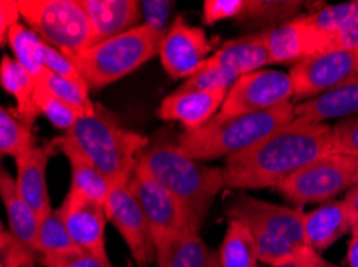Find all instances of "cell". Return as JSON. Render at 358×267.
<instances>
[{
  "label": "cell",
  "mask_w": 358,
  "mask_h": 267,
  "mask_svg": "<svg viewBox=\"0 0 358 267\" xmlns=\"http://www.w3.org/2000/svg\"><path fill=\"white\" fill-rule=\"evenodd\" d=\"M142 7V20L145 26L153 29L161 36H166L169 31L167 27V20H169L172 2H164V0H146V2H140Z\"/></svg>",
  "instance_id": "39"
},
{
  "label": "cell",
  "mask_w": 358,
  "mask_h": 267,
  "mask_svg": "<svg viewBox=\"0 0 358 267\" xmlns=\"http://www.w3.org/2000/svg\"><path fill=\"white\" fill-rule=\"evenodd\" d=\"M52 144L55 147V151L62 152L69 162V167H71V189L87 195L92 200L105 204L113 188L110 179L87 159L83 152L66 138V135L53 138Z\"/></svg>",
  "instance_id": "23"
},
{
  "label": "cell",
  "mask_w": 358,
  "mask_h": 267,
  "mask_svg": "<svg viewBox=\"0 0 358 267\" xmlns=\"http://www.w3.org/2000/svg\"><path fill=\"white\" fill-rule=\"evenodd\" d=\"M358 74V50H329L308 56L291 69L294 100L308 101Z\"/></svg>",
  "instance_id": "11"
},
{
  "label": "cell",
  "mask_w": 358,
  "mask_h": 267,
  "mask_svg": "<svg viewBox=\"0 0 358 267\" xmlns=\"http://www.w3.org/2000/svg\"><path fill=\"white\" fill-rule=\"evenodd\" d=\"M23 267H36V261H32V263H28V264L23 266Z\"/></svg>",
  "instance_id": "47"
},
{
  "label": "cell",
  "mask_w": 358,
  "mask_h": 267,
  "mask_svg": "<svg viewBox=\"0 0 358 267\" xmlns=\"http://www.w3.org/2000/svg\"><path fill=\"white\" fill-rule=\"evenodd\" d=\"M294 100L291 75L275 69H260L246 74L231 86L214 119L244 116V114L270 111Z\"/></svg>",
  "instance_id": "8"
},
{
  "label": "cell",
  "mask_w": 358,
  "mask_h": 267,
  "mask_svg": "<svg viewBox=\"0 0 358 267\" xmlns=\"http://www.w3.org/2000/svg\"><path fill=\"white\" fill-rule=\"evenodd\" d=\"M39 84L45 86L47 90H50L59 100L66 101L68 105L83 112L84 116H94L96 112L94 102L90 101L89 96L90 86L85 80L62 77V75L52 74L48 70H42V74L39 75Z\"/></svg>",
  "instance_id": "30"
},
{
  "label": "cell",
  "mask_w": 358,
  "mask_h": 267,
  "mask_svg": "<svg viewBox=\"0 0 358 267\" xmlns=\"http://www.w3.org/2000/svg\"><path fill=\"white\" fill-rule=\"evenodd\" d=\"M43 267H115L108 256L94 254L84 250H74V252L53 256V258L41 259Z\"/></svg>",
  "instance_id": "36"
},
{
  "label": "cell",
  "mask_w": 358,
  "mask_h": 267,
  "mask_svg": "<svg viewBox=\"0 0 358 267\" xmlns=\"http://www.w3.org/2000/svg\"><path fill=\"white\" fill-rule=\"evenodd\" d=\"M246 0H204L203 20L206 24H217L227 20H240Z\"/></svg>",
  "instance_id": "37"
},
{
  "label": "cell",
  "mask_w": 358,
  "mask_h": 267,
  "mask_svg": "<svg viewBox=\"0 0 358 267\" xmlns=\"http://www.w3.org/2000/svg\"><path fill=\"white\" fill-rule=\"evenodd\" d=\"M333 152L358 157V117L336 123L331 132Z\"/></svg>",
  "instance_id": "38"
},
{
  "label": "cell",
  "mask_w": 358,
  "mask_h": 267,
  "mask_svg": "<svg viewBox=\"0 0 358 267\" xmlns=\"http://www.w3.org/2000/svg\"><path fill=\"white\" fill-rule=\"evenodd\" d=\"M358 16V0L344 2L338 5L318 8L310 15H303V18L320 36H323L329 43V50L333 42L352 21Z\"/></svg>",
  "instance_id": "28"
},
{
  "label": "cell",
  "mask_w": 358,
  "mask_h": 267,
  "mask_svg": "<svg viewBox=\"0 0 358 267\" xmlns=\"http://www.w3.org/2000/svg\"><path fill=\"white\" fill-rule=\"evenodd\" d=\"M158 267H220L219 252L206 243L196 229L156 241Z\"/></svg>",
  "instance_id": "20"
},
{
  "label": "cell",
  "mask_w": 358,
  "mask_h": 267,
  "mask_svg": "<svg viewBox=\"0 0 358 267\" xmlns=\"http://www.w3.org/2000/svg\"><path fill=\"white\" fill-rule=\"evenodd\" d=\"M219 259L220 267H259L256 242L244 222L229 220L224 242L219 248Z\"/></svg>",
  "instance_id": "26"
},
{
  "label": "cell",
  "mask_w": 358,
  "mask_h": 267,
  "mask_svg": "<svg viewBox=\"0 0 358 267\" xmlns=\"http://www.w3.org/2000/svg\"><path fill=\"white\" fill-rule=\"evenodd\" d=\"M0 197H2L5 211H7L10 232L13 234L16 241L36 253L41 218L21 199L18 189H16V179L5 170L0 173Z\"/></svg>",
  "instance_id": "24"
},
{
  "label": "cell",
  "mask_w": 358,
  "mask_h": 267,
  "mask_svg": "<svg viewBox=\"0 0 358 267\" xmlns=\"http://www.w3.org/2000/svg\"><path fill=\"white\" fill-rule=\"evenodd\" d=\"M0 84H2L7 93L15 98L16 112L20 114V117L29 125H34L36 117L39 116L34 101L39 80L23 64H20L15 58L5 54L2 63H0Z\"/></svg>",
  "instance_id": "25"
},
{
  "label": "cell",
  "mask_w": 358,
  "mask_h": 267,
  "mask_svg": "<svg viewBox=\"0 0 358 267\" xmlns=\"http://www.w3.org/2000/svg\"><path fill=\"white\" fill-rule=\"evenodd\" d=\"M331 50H358V16L336 37Z\"/></svg>",
  "instance_id": "41"
},
{
  "label": "cell",
  "mask_w": 358,
  "mask_h": 267,
  "mask_svg": "<svg viewBox=\"0 0 358 267\" xmlns=\"http://www.w3.org/2000/svg\"><path fill=\"white\" fill-rule=\"evenodd\" d=\"M238 80H240V77L230 73V70L203 64L198 69V73H194L192 77L183 82L180 89L201 91H229Z\"/></svg>",
  "instance_id": "34"
},
{
  "label": "cell",
  "mask_w": 358,
  "mask_h": 267,
  "mask_svg": "<svg viewBox=\"0 0 358 267\" xmlns=\"http://www.w3.org/2000/svg\"><path fill=\"white\" fill-rule=\"evenodd\" d=\"M358 183V157L331 152L308 163L285 179L276 190L302 208L308 204H328L336 195L350 190Z\"/></svg>",
  "instance_id": "7"
},
{
  "label": "cell",
  "mask_w": 358,
  "mask_h": 267,
  "mask_svg": "<svg viewBox=\"0 0 358 267\" xmlns=\"http://www.w3.org/2000/svg\"><path fill=\"white\" fill-rule=\"evenodd\" d=\"M203 64L224 68L241 79L243 75L256 73L272 64V59L264 45L260 32H256L225 42Z\"/></svg>",
  "instance_id": "22"
},
{
  "label": "cell",
  "mask_w": 358,
  "mask_h": 267,
  "mask_svg": "<svg viewBox=\"0 0 358 267\" xmlns=\"http://www.w3.org/2000/svg\"><path fill=\"white\" fill-rule=\"evenodd\" d=\"M306 261H307V267H338V266L331 264L329 261L322 258V254L313 252V250L308 248V247H307V252H306Z\"/></svg>",
  "instance_id": "42"
},
{
  "label": "cell",
  "mask_w": 358,
  "mask_h": 267,
  "mask_svg": "<svg viewBox=\"0 0 358 267\" xmlns=\"http://www.w3.org/2000/svg\"><path fill=\"white\" fill-rule=\"evenodd\" d=\"M41 64L43 70H48L52 74L74 80H85L71 58L45 42H42L41 47Z\"/></svg>",
  "instance_id": "35"
},
{
  "label": "cell",
  "mask_w": 358,
  "mask_h": 267,
  "mask_svg": "<svg viewBox=\"0 0 358 267\" xmlns=\"http://www.w3.org/2000/svg\"><path fill=\"white\" fill-rule=\"evenodd\" d=\"M344 201L347 204V206H349L352 216H354L357 221L358 220V183L350 190H347Z\"/></svg>",
  "instance_id": "43"
},
{
  "label": "cell",
  "mask_w": 358,
  "mask_h": 267,
  "mask_svg": "<svg viewBox=\"0 0 358 267\" xmlns=\"http://www.w3.org/2000/svg\"><path fill=\"white\" fill-rule=\"evenodd\" d=\"M358 117V74L327 93L296 105V119L327 123V121Z\"/></svg>",
  "instance_id": "21"
},
{
  "label": "cell",
  "mask_w": 358,
  "mask_h": 267,
  "mask_svg": "<svg viewBox=\"0 0 358 267\" xmlns=\"http://www.w3.org/2000/svg\"><path fill=\"white\" fill-rule=\"evenodd\" d=\"M140 162L185 206L193 227L204 224L215 195L225 188L224 168L192 159L176 143L161 141L148 146Z\"/></svg>",
  "instance_id": "2"
},
{
  "label": "cell",
  "mask_w": 358,
  "mask_h": 267,
  "mask_svg": "<svg viewBox=\"0 0 358 267\" xmlns=\"http://www.w3.org/2000/svg\"><path fill=\"white\" fill-rule=\"evenodd\" d=\"M64 135L111 184L130 181L140 157L150 146L146 136L119 127L99 111L80 117Z\"/></svg>",
  "instance_id": "4"
},
{
  "label": "cell",
  "mask_w": 358,
  "mask_h": 267,
  "mask_svg": "<svg viewBox=\"0 0 358 267\" xmlns=\"http://www.w3.org/2000/svg\"><path fill=\"white\" fill-rule=\"evenodd\" d=\"M303 211L299 206H283L272 201L241 194L227 208V218L246 224L249 229L270 234L303 247Z\"/></svg>",
  "instance_id": "12"
},
{
  "label": "cell",
  "mask_w": 358,
  "mask_h": 267,
  "mask_svg": "<svg viewBox=\"0 0 358 267\" xmlns=\"http://www.w3.org/2000/svg\"><path fill=\"white\" fill-rule=\"evenodd\" d=\"M55 152V147L50 141L43 146H34L24 155L15 160L16 171H18L16 189L21 199L41 218V221L53 211L47 186V167Z\"/></svg>",
  "instance_id": "17"
},
{
  "label": "cell",
  "mask_w": 358,
  "mask_h": 267,
  "mask_svg": "<svg viewBox=\"0 0 358 267\" xmlns=\"http://www.w3.org/2000/svg\"><path fill=\"white\" fill-rule=\"evenodd\" d=\"M69 236L84 252L108 256L105 232L108 215L105 204L92 200L87 195L69 189L58 208Z\"/></svg>",
  "instance_id": "14"
},
{
  "label": "cell",
  "mask_w": 358,
  "mask_h": 267,
  "mask_svg": "<svg viewBox=\"0 0 358 267\" xmlns=\"http://www.w3.org/2000/svg\"><path fill=\"white\" fill-rule=\"evenodd\" d=\"M20 18L21 10L18 0H2L0 2V40H2V45L7 43L10 29L20 24Z\"/></svg>",
  "instance_id": "40"
},
{
  "label": "cell",
  "mask_w": 358,
  "mask_h": 267,
  "mask_svg": "<svg viewBox=\"0 0 358 267\" xmlns=\"http://www.w3.org/2000/svg\"><path fill=\"white\" fill-rule=\"evenodd\" d=\"M94 32V43L121 36L142 23V7L137 0H80Z\"/></svg>",
  "instance_id": "19"
},
{
  "label": "cell",
  "mask_w": 358,
  "mask_h": 267,
  "mask_svg": "<svg viewBox=\"0 0 358 267\" xmlns=\"http://www.w3.org/2000/svg\"><path fill=\"white\" fill-rule=\"evenodd\" d=\"M355 218L343 200H333L303 215V242L313 252L323 253L352 231Z\"/></svg>",
  "instance_id": "18"
},
{
  "label": "cell",
  "mask_w": 358,
  "mask_h": 267,
  "mask_svg": "<svg viewBox=\"0 0 358 267\" xmlns=\"http://www.w3.org/2000/svg\"><path fill=\"white\" fill-rule=\"evenodd\" d=\"M333 127L296 119L248 151L225 162V186L267 189L280 186L308 163L333 152Z\"/></svg>",
  "instance_id": "1"
},
{
  "label": "cell",
  "mask_w": 358,
  "mask_h": 267,
  "mask_svg": "<svg viewBox=\"0 0 358 267\" xmlns=\"http://www.w3.org/2000/svg\"><path fill=\"white\" fill-rule=\"evenodd\" d=\"M260 37L272 59V64L301 63L313 54L329 52V43L307 23L303 16L260 31Z\"/></svg>",
  "instance_id": "15"
},
{
  "label": "cell",
  "mask_w": 358,
  "mask_h": 267,
  "mask_svg": "<svg viewBox=\"0 0 358 267\" xmlns=\"http://www.w3.org/2000/svg\"><path fill=\"white\" fill-rule=\"evenodd\" d=\"M34 101L39 114L45 116L53 127L63 130L64 133L69 132L80 117H84L83 112L78 111L71 105H68L66 101L59 100L58 96L53 95L50 90H47L42 84L37 85Z\"/></svg>",
  "instance_id": "33"
},
{
  "label": "cell",
  "mask_w": 358,
  "mask_h": 267,
  "mask_svg": "<svg viewBox=\"0 0 358 267\" xmlns=\"http://www.w3.org/2000/svg\"><path fill=\"white\" fill-rule=\"evenodd\" d=\"M162 37L148 26L140 24L121 36L95 43L71 59L90 89L99 90L158 56Z\"/></svg>",
  "instance_id": "5"
},
{
  "label": "cell",
  "mask_w": 358,
  "mask_h": 267,
  "mask_svg": "<svg viewBox=\"0 0 358 267\" xmlns=\"http://www.w3.org/2000/svg\"><path fill=\"white\" fill-rule=\"evenodd\" d=\"M347 266L358 267V238L354 237L347 245Z\"/></svg>",
  "instance_id": "45"
},
{
  "label": "cell",
  "mask_w": 358,
  "mask_h": 267,
  "mask_svg": "<svg viewBox=\"0 0 358 267\" xmlns=\"http://www.w3.org/2000/svg\"><path fill=\"white\" fill-rule=\"evenodd\" d=\"M36 146L32 125L24 122L16 109L0 107V151L16 160Z\"/></svg>",
  "instance_id": "27"
},
{
  "label": "cell",
  "mask_w": 358,
  "mask_h": 267,
  "mask_svg": "<svg viewBox=\"0 0 358 267\" xmlns=\"http://www.w3.org/2000/svg\"><path fill=\"white\" fill-rule=\"evenodd\" d=\"M303 7L299 0H246V8L240 21L254 24H285L297 18L296 13Z\"/></svg>",
  "instance_id": "31"
},
{
  "label": "cell",
  "mask_w": 358,
  "mask_h": 267,
  "mask_svg": "<svg viewBox=\"0 0 358 267\" xmlns=\"http://www.w3.org/2000/svg\"><path fill=\"white\" fill-rule=\"evenodd\" d=\"M21 18L41 39L76 58L94 43L90 21L80 0H18Z\"/></svg>",
  "instance_id": "6"
},
{
  "label": "cell",
  "mask_w": 358,
  "mask_h": 267,
  "mask_svg": "<svg viewBox=\"0 0 358 267\" xmlns=\"http://www.w3.org/2000/svg\"><path fill=\"white\" fill-rule=\"evenodd\" d=\"M42 42L43 40L31 29V27L21 23L10 29L7 39V43L10 48H12L16 61L23 64L37 80H39V75L43 70L41 64Z\"/></svg>",
  "instance_id": "32"
},
{
  "label": "cell",
  "mask_w": 358,
  "mask_h": 267,
  "mask_svg": "<svg viewBox=\"0 0 358 267\" xmlns=\"http://www.w3.org/2000/svg\"><path fill=\"white\" fill-rule=\"evenodd\" d=\"M214 50V40H209L201 27L188 24L183 16H177L162 37L159 59L162 68L172 79H189Z\"/></svg>",
  "instance_id": "13"
},
{
  "label": "cell",
  "mask_w": 358,
  "mask_h": 267,
  "mask_svg": "<svg viewBox=\"0 0 358 267\" xmlns=\"http://www.w3.org/2000/svg\"><path fill=\"white\" fill-rule=\"evenodd\" d=\"M129 184L150 222L155 242L172 234L194 229L182 201L162 186L142 162H138Z\"/></svg>",
  "instance_id": "10"
},
{
  "label": "cell",
  "mask_w": 358,
  "mask_h": 267,
  "mask_svg": "<svg viewBox=\"0 0 358 267\" xmlns=\"http://www.w3.org/2000/svg\"><path fill=\"white\" fill-rule=\"evenodd\" d=\"M130 181L113 184L105 201L108 221L126 242L135 264L150 267L156 263V242L142 206L130 189Z\"/></svg>",
  "instance_id": "9"
},
{
  "label": "cell",
  "mask_w": 358,
  "mask_h": 267,
  "mask_svg": "<svg viewBox=\"0 0 358 267\" xmlns=\"http://www.w3.org/2000/svg\"><path fill=\"white\" fill-rule=\"evenodd\" d=\"M229 91H201L177 89L158 107L161 121L178 122L185 130L204 127L219 114Z\"/></svg>",
  "instance_id": "16"
},
{
  "label": "cell",
  "mask_w": 358,
  "mask_h": 267,
  "mask_svg": "<svg viewBox=\"0 0 358 267\" xmlns=\"http://www.w3.org/2000/svg\"><path fill=\"white\" fill-rule=\"evenodd\" d=\"M350 234H352V237H354V238H358V220L354 222V226H352Z\"/></svg>",
  "instance_id": "46"
},
{
  "label": "cell",
  "mask_w": 358,
  "mask_h": 267,
  "mask_svg": "<svg viewBox=\"0 0 358 267\" xmlns=\"http://www.w3.org/2000/svg\"><path fill=\"white\" fill-rule=\"evenodd\" d=\"M306 252H307V247H303L296 256H292V258L283 261V263H280L276 266H270V267H307Z\"/></svg>",
  "instance_id": "44"
},
{
  "label": "cell",
  "mask_w": 358,
  "mask_h": 267,
  "mask_svg": "<svg viewBox=\"0 0 358 267\" xmlns=\"http://www.w3.org/2000/svg\"><path fill=\"white\" fill-rule=\"evenodd\" d=\"M292 121H296V105L287 102L270 111L244 114L224 121L213 119L204 127L185 130L178 135L177 144L188 157L201 162L230 159Z\"/></svg>",
  "instance_id": "3"
},
{
  "label": "cell",
  "mask_w": 358,
  "mask_h": 267,
  "mask_svg": "<svg viewBox=\"0 0 358 267\" xmlns=\"http://www.w3.org/2000/svg\"><path fill=\"white\" fill-rule=\"evenodd\" d=\"M74 250H80L69 236L66 226L58 208L53 210L50 215L43 218L39 226V236H37L36 253L43 258H53V256L64 254Z\"/></svg>",
  "instance_id": "29"
}]
</instances>
